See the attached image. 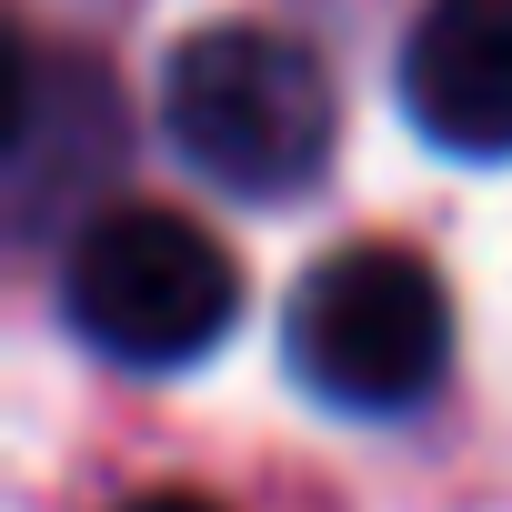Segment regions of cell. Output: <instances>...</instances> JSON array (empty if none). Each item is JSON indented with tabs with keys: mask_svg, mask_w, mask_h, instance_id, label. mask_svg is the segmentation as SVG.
<instances>
[{
	"mask_svg": "<svg viewBox=\"0 0 512 512\" xmlns=\"http://www.w3.org/2000/svg\"><path fill=\"white\" fill-rule=\"evenodd\" d=\"M161 141L231 201H292L342 141L332 71L272 21H211L161 71Z\"/></svg>",
	"mask_w": 512,
	"mask_h": 512,
	"instance_id": "obj_1",
	"label": "cell"
},
{
	"mask_svg": "<svg viewBox=\"0 0 512 512\" xmlns=\"http://www.w3.org/2000/svg\"><path fill=\"white\" fill-rule=\"evenodd\" d=\"M282 352L302 392H322L332 412H362V422L422 412L452 372V292L422 251H392V241L322 251L282 312Z\"/></svg>",
	"mask_w": 512,
	"mask_h": 512,
	"instance_id": "obj_2",
	"label": "cell"
},
{
	"mask_svg": "<svg viewBox=\"0 0 512 512\" xmlns=\"http://www.w3.org/2000/svg\"><path fill=\"white\" fill-rule=\"evenodd\" d=\"M61 312L101 362L131 372H181L201 362L231 312H241V272L231 251L161 201H111L71 231V262H61Z\"/></svg>",
	"mask_w": 512,
	"mask_h": 512,
	"instance_id": "obj_3",
	"label": "cell"
},
{
	"mask_svg": "<svg viewBox=\"0 0 512 512\" xmlns=\"http://www.w3.org/2000/svg\"><path fill=\"white\" fill-rule=\"evenodd\" d=\"M412 131L462 161H512V0H432L392 71Z\"/></svg>",
	"mask_w": 512,
	"mask_h": 512,
	"instance_id": "obj_4",
	"label": "cell"
},
{
	"mask_svg": "<svg viewBox=\"0 0 512 512\" xmlns=\"http://www.w3.org/2000/svg\"><path fill=\"white\" fill-rule=\"evenodd\" d=\"M121 512H221V502H201V492H141V502H121Z\"/></svg>",
	"mask_w": 512,
	"mask_h": 512,
	"instance_id": "obj_5",
	"label": "cell"
}]
</instances>
